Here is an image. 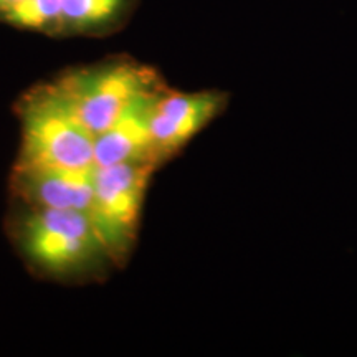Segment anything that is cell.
<instances>
[{"instance_id": "cell-1", "label": "cell", "mask_w": 357, "mask_h": 357, "mask_svg": "<svg viewBox=\"0 0 357 357\" xmlns=\"http://www.w3.org/2000/svg\"><path fill=\"white\" fill-rule=\"evenodd\" d=\"M160 88L164 83L158 71L132 60H114L71 71L48 86L95 136Z\"/></svg>"}, {"instance_id": "cell-7", "label": "cell", "mask_w": 357, "mask_h": 357, "mask_svg": "<svg viewBox=\"0 0 357 357\" xmlns=\"http://www.w3.org/2000/svg\"><path fill=\"white\" fill-rule=\"evenodd\" d=\"M154 95L142 98L136 105H132L113 126L98 134L95 139L96 167L136 162V160H149L159 167L158 159L154 155L149 124H147V109H149L151 100Z\"/></svg>"}, {"instance_id": "cell-3", "label": "cell", "mask_w": 357, "mask_h": 357, "mask_svg": "<svg viewBox=\"0 0 357 357\" xmlns=\"http://www.w3.org/2000/svg\"><path fill=\"white\" fill-rule=\"evenodd\" d=\"M155 169L158 166L149 160L96 167L95 197L89 218L111 257H126L132 247L147 187Z\"/></svg>"}, {"instance_id": "cell-10", "label": "cell", "mask_w": 357, "mask_h": 357, "mask_svg": "<svg viewBox=\"0 0 357 357\" xmlns=\"http://www.w3.org/2000/svg\"><path fill=\"white\" fill-rule=\"evenodd\" d=\"M13 2H17V0H0V12H2L3 8H7L8 6H12Z\"/></svg>"}, {"instance_id": "cell-4", "label": "cell", "mask_w": 357, "mask_h": 357, "mask_svg": "<svg viewBox=\"0 0 357 357\" xmlns=\"http://www.w3.org/2000/svg\"><path fill=\"white\" fill-rule=\"evenodd\" d=\"M25 255L50 273H68L105 252L89 215L79 211L37 208L22 223Z\"/></svg>"}, {"instance_id": "cell-2", "label": "cell", "mask_w": 357, "mask_h": 357, "mask_svg": "<svg viewBox=\"0 0 357 357\" xmlns=\"http://www.w3.org/2000/svg\"><path fill=\"white\" fill-rule=\"evenodd\" d=\"M20 114L22 147L15 167H95L96 136L48 86L26 98Z\"/></svg>"}, {"instance_id": "cell-6", "label": "cell", "mask_w": 357, "mask_h": 357, "mask_svg": "<svg viewBox=\"0 0 357 357\" xmlns=\"http://www.w3.org/2000/svg\"><path fill=\"white\" fill-rule=\"evenodd\" d=\"M95 167H15L13 187L37 208H61L91 213Z\"/></svg>"}, {"instance_id": "cell-5", "label": "cell", "mask_w": 357, "mask_h": 357, "mask_svg": "<svg viewBox=\"0 0 357 357\" xmlns=\"http://www.w3.org/2000/svg\"><path fill=\"white\" fill-rule=\"evenodd\" d=\"M220 91L181 93L164 86L151 100L147 109L151 139L158 162L171 158L208 126L227 106Z\"/></svg>"}, {"instance_id": "cell-8", "label": "cell", "mask_w": 357, "mask_h": 357, "mask_svg": "<svg viewBox=\"0 0 357 357\" xmlns=\"http://www.w3.org/2000/svg\"><path fill=\"white\" fill-rule=\"evenodd\" d=\"M0 17L22 29L50 30L61 26V0H17Z\"/></svg>"}, {"instance_id": "cell-9", "label": "cell", "mask_w": 357, "mask_h": 357, "mask_svg": "<svg viewBox=\"0 0 357 357\" xmlns=\"http://www.w3.org/2000/svg\"><path fill=\"white\" fill-rule=\"evenodd\" d=\"M124 0H61V26L88 30L102 25L123 7Z\"/></svg>"}]
</instances>
